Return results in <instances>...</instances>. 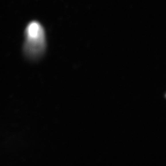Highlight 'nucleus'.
I'll use <instances>...</instances> for the list:
<instances>
[{"label":"nucleus","mask_w":166,"mask_h":166,"mask_svg":"<svg viewBox=\"0 0 166 166\" xmlns=\"http://www.w3.org/2000/svg\"><path fill=\"white\" fill-rule=\"evenodd\" d=\"M24 50L25 55L32 59L40 58L46 46L44 30L40 23L33 21L28 24L25 30Z\"/></svg>","instance_id":"f257e3e1"}]
</instances>
